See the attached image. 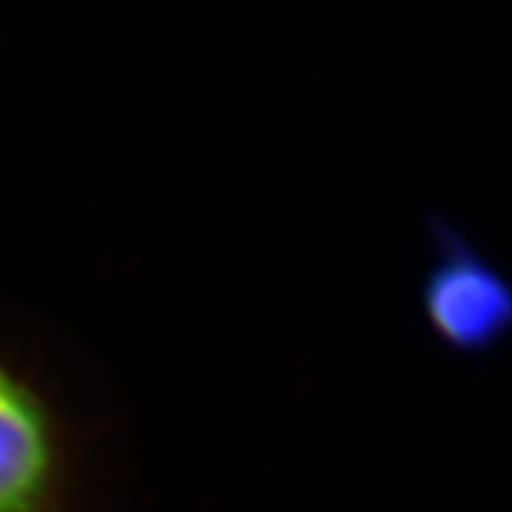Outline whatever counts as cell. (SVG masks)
Listing matches in <instances>:
<instances>
[{"label":"cell","mask_w":512,"mask_h":512,"mask_svg":"<svg viewBox=\"0 0 512 512\" xmlns=\"http://www.w3.org/2000/svg\"><path fill=\"white\" fill-rule=\"evenodd\" d=\"M69 447L49 399L0 356V512H63Z\"/></svg>","instance_id":"obj_1"},{"label":"cell","mask_w":512,"mask_h":512,"mask_svg":"<svg viewBox=\"0 0 512 512\" xmlns=\"http://www.w3.org/2000/svg\"><path fill=\"white\" fill-rule=\"evenodd\" d=\"M421 305L441 342L464 353L490 350L512 322L507 279L458 239L441 245L439 262L424 282Z\"/></svg>","instance_id":"obj_2"}]
</instances>
